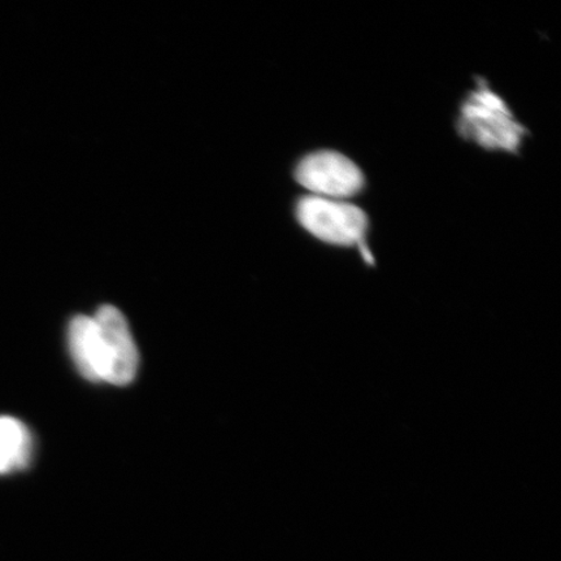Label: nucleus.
<instances>
[{"label": "nucleus", "instance_id": "1", "mask_svg": "<svg viewBox=\"0 0 561 561\" xmlns=\"http://www.w3.org/2000/svg\"><path fill=\"white\" fill-rule=\"evenodd\" d=\"M459 131L486 149L511 152L518 149L525 135L506 103L483 82L462 104Z\"/></svg>", "mask_w": 561, "mask_h": 561}, {"label": "nucleus", "instance_id": "2", "mask_svg": "<svg viewBox=\"0 0 561 561\" xmlns=\"http://www.w3.org/2000/svg\"><path fill=\"white\" fill-rule=\"evenodd\" d=\"M100 355L101 382L124 386L135 380L139 354L125 316L114 306H103L93 316Z\"/></svg>", "mask_w": 561, "mask_h": 561}, {"label": "nucleus", "instance_id": "3", "mask_svg": "<svg viewBox=\"0 0 561 561\" xmlns=\"http://www.w3.org/2000/svg\"><path fill=\"white\" fill-rule=\"evenodd\" d=\"M297 217L312 236L339 245L362 243L368 227L367 216L359 207L314 195L298 202Z\"/></svg>", "mask_w": 561, "mask_h": 561}, {"label": "nucleus", "instance_id": "4", "mask_svg": "<svg viewBox=\"0 0 561 561\" xmlns=\"http://www.w3.org/2000/svg\"><path fill=\"white\" fill-rule=\"evenodd\" d=\"M299 184L321 198L343 199L359 193L363 173L348 158L334 151H319L300 160L296 170Z\"/></svg>", "mask_w": 561, "mask_h": 561}, {"label": "nucleus", "instance_id": "5", "mask_svg": "<svg viewBox=\"0 0 561 561\" xmlns=\"http://www.w3.org/2000/svg\"><path fill=\"white\" fill-rule=\"evenodd\" d=\"M68 346L75 366L91 382H101L96 328L90 316H76L68 329Z\"/></svg>", "mask_w": 561, "mask_h": 561}, {"label": "nucleus", "instance_id": "6", "mask_svg": "<svg viewBox=\"0 0 561 561\" xmlns=\"http://www.w3.org/2000/svg\"><path fill=\"white\" fill-rule=\"evenodd\" d=\"M32 434L20 420L0 417V474L20 471L30 465Z\"/></svg>", "mask_w": 561, "mask_h": 561}]
</instances>
